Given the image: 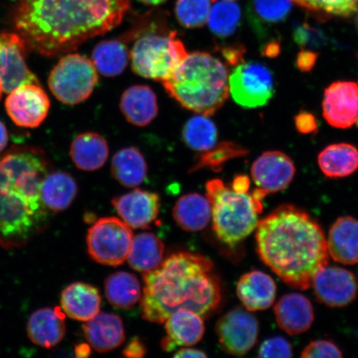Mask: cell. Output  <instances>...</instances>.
Masks as SVG:
<instances>
[{
  "label": "cell",
  "instance_id": "cell-15",
  "mask_svg": "<svg viewBox=\"0 0 358 358\" xmlns=\"http://www.w3.org/2000/svg\"><path fill=\"white\" fill-rule=\"evenodd\" d=\"M250 171L257 189L268 195L288 187L296 169L288 155L280 151H267L255 161Z\"/></svg>",
  "mask_w": 358,
  "mask_h": 358
},
{
  "label": "cell",
  "instance_id": "cell-8",
  "mask_svg": "<svg viewBox=\"0 0 358 358\" xmlns=\"http://www.w3.org/2000/svg\"><path fill=\"white\" fill-rule=\"evenodd\" d=\"M97 83V70L93 62L77 53L62 57L48 78L53 95L66 105H77L87 100Z\"/></svg>",
  "mask_w": 358,
  "mask_h": 358
},
{
  "label": "cell",
  "instance_id": "cell-3",
  "mask_svg": "<svg viewBox=\"0 0 358 358\" xmlns=\"http://www.w3.org/2000/svg\"><path fill=\"white\" fill-rule=\"evenodd\" d=\"M143 278L141 310L143 317L152 323L163 324L181 310L207 317L222 302V285L213 263L199 254H173Z\"/></svg>",
  "mask_w": 358,
  "mask_h": 358
},
{
  "label": "cell",
  "instance_id": "cell-27",
  "mask_svg": "<svg viewBox=\"0 0 358 358\" xmlns=\"http://www.w3.org/2000/svg\"><path fill=\"white\" fill-rule=\"evenodd\" d=\"M173 216L182 230L198 232L211 220V204L207 198L195 192L183 195L174 206Z\"/></svg>",
  "mask_w": 358,
  "mask_h": 358
},
{
  "label": "cell",
  "instance_id": "cell-56",
  "mask_svg": "<svg viewBox=\"0 0 358 358\" xmlns=\"http://www.w3.org/2000/svg\"><path fill=\"white\" fill-rule=\"evenodd\" d=\"M357 1H358V0H357Z\"/></svg>",
  "mask_w": 358,
  "mask_h": 358
},
{
  "label": "cell",
  "instance_id": "cell-11",
  "mask_svg": "<svg viewBox=\"0 0 358 358\" xmlns=\"http://www.w3.org/2000/svg\"><path fill=\"white\" fill-rule=\"evenodd\" d=\"M216 333L224 352L243 356L252 350L257 343L259 322L252 313L236 308L217 321Z\"/></svg>",
  "mask_w": 358,
  "mask_h": 358
},
{
  "label": "cell",
  "instance_id": "cell-2",
  "mask_svg": "<svg viewBox=\"0 0 358 358\" xmlns=\"http://www.w3.org/2000/svg\"><path fill=\"white\" fill-rule=\"evenodd\" d=\"M259 258L289 287L306 290L328 266L327 240L320 223L293 205H282L259 221L256 232Z\"/></svg>",
  "mask_w": 358,
  "mask_h": 358
},
{
  "label": "cell",
  "instance_id": "cell-51",
  "mask_svg": "<svg viewBox=\"0 0 358 358\" xmlns=\"http://www.w3.org/2000/svg\"><path fill=\"white\" fill-rule=\"evenodd\" d=\"M161 347H162L164 351L171 352L177 345L168 336V337L164 338L162 341H161Z\"/></svg>",
  "mask_w": 358,
  "mask_h": 358
},
{
  "label": "cell",
  "instance_id": "cell-28",
  "mask_svg": "<svg viewBox=\"0 0 358 358\" xmlns=\"http://www.w3.org/2000/svg\"><path fill=\"white\" fill-rule=\"evenodd\" d=\"M111 173L124 187H136L141 185L148 173L144 155L136 147L124 148L112 159Z\"/></svg>",
  "mask_w": 358,
  "mask_h": 358
},
{
  "label": "cell",
  "instance_id": "cell-30",
  "mask_svg": "<svg viewBox=\"0 0 358 358\" xmlns=\"http://www.w3.org/2000/svg\"><path fill=\"white\" fill-rule=\"evenodd\" d=\"M164 254L163 241L151 232H142L134 237L127 259L134 270L148 273L162 264Z\"/></svg>",
  "mask_w": 358,
  "mask_h": 358
},
{
  "label": "cell",
  "instance_id": "cell-54",
  "mask_svg": "<svg viewBox=\"0 0 358 358\" xmlns=\"http://www.w3.org/2000/svg\"><path fill=\"white\" fill-rule=\"evenodd\" d=\"M357 30H358V13H357Z\"/></svg>",
  "mask_w": 358,
  "mask_h": 358
},
{
  "label": "cell",
  "instance_id": "cell-1",
  "mask_svg": "<svg viewBox=\"0 0 358 358\" xmlns=\"http://www.w3.org/2000/svg\"><path fill=\"white\" fill-rule=\"evenodd\" d=\"M131 0H20L13 22L26 46L48 57L71 53L122 22Z\"/></svg>",
  "mask_w": 358,
  "mask_h": 358
},
{
  "label": "cell",
  "instance_id": "cell-29",
  "mask_svg": "<svg viewBox=\"0 0 358 358\" xmlns=\"http://www.w3.org/2000/svg\"><path fill=\"white\" fill-rule=\"evenodd\" d=\"M317 163L326 177L345 178L358 169V150L345 143L331 145L319 155Z\"/></svg>",
  "mask_w": 358,
  "mask_h": 358
},
{
  "label": "cell",
  "instance_id": "cell-21",
  "mask_svg": "<svg viewBox=\"0 0 358 358\" xmlns=\"http://www.w3.org/2000/svg\"><path fill=\"white\" fill-rule=\"evenodd\" d=\"M329 255L343 265L358 263V220L352 217L337 219L331 227L327 241Z\"/></svg>",
  "mask_w": 358,
  "mask_h": 358
},
{
  "label": "cell",
  "instance_id": "cell-10",
  "mask_svg": "<svg viewBox=\"0 0 358 358\" xmlns=\"http://www.w3.org/2000/svg\"><path fill=\"white\" fill-rule=\"evenodd\" d=\"M229 93L244 108H257L267 104L275 94L272 73L258 62H241L228 78Z\"/></svg>",
  "mask_w": 358,
  "mask_h": 358
},
{
  "label": "cell",
  "instance_id": "cell-24",
  "mask_svg": "<svg viewBox=\"0 0 358 358\" xmlns=\"http://www.w3.org/2000/svg\"><path fill=\"white\" fill-rule=\"evenodd\" d=\"M99 291L83 282L67 286L61 294V306L66 315L79 321L87 322L100 312Z\"/></svg>",
  "mask_w": 358,
  "mask_h": 358
},
{
  "label": "cell",
  "instance_id": "cell-38",
  "mask_svg": "<svg viewBox=\"0 0 358 358\" xmlns=\"http://www.w3.org/2000/svg\"><path fill=\"white\" fill-rule=\"evenodd\" d=\"M248 154V150L234 143L223 142L217 146H214L211 150L205 151L200 156L194 169H192V171H196L201 168H209L214 171H220L227 161Z\"/></svg>",
  "mask_w": 358,
  "mask_h": 358
},
{
  "label": "cell",
  "instance_id": "cell-53",
  "mask_svg": "<svg viewBox=\"0 0 358 358\" xmlns=\"http://www.w3.org/2000/svg\"><path fill=\"white\" fill-rule=\"evenodd\" d=\"M2 92H3V86H2L1 80H0V99H1Z\"/></svg>",
  "mask_w": 358,
  "mask_h": 358
},
{
  "label": "cell",
  "instance_id": "cell-55",
  "mask_svg": "<svg viewBox=\"0 0 358 358\" xmlns=\"http://www.w3.org/2000/svg\"><path fill=\"white\" fill-rule=\"evenodd\" d=\"M231 1H232V0H231Z\"/></svg>",
  "mask_w": 358,
  "mask_h": 358
},
{
  "label": "cell",
  "instance_id": "cell-39",
  "mask_svg": "<svg viewBox=\"0 0 358 358\" xmlns=\"http://www.w3.org/2000/svg\"><path fill=\"white\" fill-rule=\"evenodd\" d=\"M306 10L348 17L357 10V0H292Z\"/></svg>",
  "mask_w": 358,
  "mask_h": 358
},
{
  "label": "cell",
  "instance_id": "cell-17",
  "mask_svg": "<svg viewBox=\"0 0 358 358\" xmlns=\"http://www.w3.org/2000/svg\"><path fill=\"white\" fill-rule=\"evenodd\" d=\"M119 216L134 229L150 227L159 213L160 199L158 194L136 189L112 200Z\"/></svg>",
  "mask_w": 358,
  "mask_h": 358
},
{
  "label": "cell",
  "instance_id": "cell-32",
  "mask_svg": "<svg viewBox=\"0 0 358 358\" xmlns=\"http://www.w3.org/2000/svg\"><path fill=\"white\" fill-rule=\"evenodd\" d=\"M105 294L111 306L129 310L141 301V285L137 277L131 273L116 272L107 277Z\"/></svg>",
  "mask_w": 358,
  "mask_h": 358
},
{
  "label": "cell",
  "instance_id": "cell-46",
  "mask_svg": "<svg viewBox=\"0 0 358 358\" xmlns=\"http://www.w3.org/2000/svg\"><path fill=\"white\" fill-rule=\"evenodd\" d=\"M245 52L243 47H227L223 49L222 55L231 65L237 66L243 62Z\"/></svg>",
  "mask_w": 358,
  "mask_h": 358
},
{
  "label": "cell",
  "instance_id": "cell-7",
  "mask_svg": "<svg viewBox=\"0 0 358 358\" xmlns=\"http://www.w3.org/2000/svg\"><path fill=\"white\" fill-rule=\"evenodd\" d=\"M189 56L176 32L150 33L138 38L129 53L132 70L141 77L163 83Z\"/></svg>",
  "mask_w": 358,
  "mask_h": 358
},
{
  "label": "cell",
  "instance_id": "cell-19",
  "mask_svg": "<svg viewBox=\"0 0 358 358\" xmlns=\"http://www.w3.org/2000/svg\"><path fill=\"white\" fill-rule=\"evenodd\" d=\"M236 294L248 311L266 310L274 303L275 282L266 273L250 271L241 277L236 285Z\"/></svg>",
  "mask_w": 358,
  "mask_h": 358
},
{
  "label": "cell",
  "instance_id": "cell-9",
  "mask_svg": "<svg viewBox=\"0 0 358 358\" xmlns=\"http://www.w3.org/2000/svg\"><path fill=\"white\" fill-rule=\"evenodd\" d=\"M133 240L131 227L116 217H103L88 230L90 256L101 265L117 266L127 261Z\"/></svg>",
  "mask_w": 358,
  "mask_h": 358
},
{
  "label": "cell",
  "instance_id": "cell-20",
  "mask_svg": "<svg viewBox=\"0 0 358 358\" xmlns=\"http://www.w3.org/2000/svg\"><path fill=\"white\" fill-rule=\"evenodd\" d=\"M85 337L94 350L107 352L124 342L122 320L108 313H98L83 326Z\"/></svg>",
  "mask_w": 358,
  "mask_h": 358
},
{
  "label": "cell",
  "instance_id": "cell-44",
  "mask_svg": "<svg viewBox=\"0 0 358 358\" xmlns=\"http://www.w3.org/2000/svg\"><path fill=\"white\" fill-rule=\"evenodd\" d=\"M317 57H319V55H317L316 52L306 50V49L301 50L299 52L296 59L298 69L303 71V73L310 71L316 64Z\"/></svg>",
  "mask_w": 358,
  "mask_h": 358
},
{
  "label": "cell",
  "instance_id": "cell-25",
  "mask_svg": "<svg viewBox=\"0 0 358 358\" xmlns=\"http://www.w3.org/2000/svg\"><path fill=\"white\" fill-rule=\"evenodd\" d=\"M70 155L76 166L92 172L104 166L109 156V146L101 134L87 132L79 134L71 143Z\"/></svg>",
  "mask_w": 358,
  "mask_h": 358
},
{
  "label": "cell",
  "instance_id": "cell-47",
  "mask_svg": "<svg viewBox=\"0 0 358 358\" xmlns=\"http://www.w3.org/2000/svg\"><path fill=\"white\" fill-rule=\"evenodd\" d=\"M174 357H207L208 355L203 351L194 348H182L178 350Z\"/></svg>",
  "mask_w": 358,
  "mask_h": 358
},
{
  "label": "cell",
  "instance_id": "cell-41",
  "mask_svg": "<svg viewBox=\"0 0 358 358\" xmlns=\"http://www.w3.org/2000/svg\"><path fill=\"white\" fill-rule=\"evenodd\" d=\"M259 357L287 358L293 356L291 344L283 337H273L263 342L259 348Z\"/></svg>",
  "mask_w": 358,
  "mask_h": 358
},
{
  "label": "cell",
  "instance_id": "cell-45",
  "mask_svg": "<svg viewBox=\"0 0 358 358\" xmlns=\"http://www.w3.org/2000/svg\"><path fill=\"white\" fill-rule=\"evenodd\" d=\"M147 348L145 344L138 338L131 340L123 350V355L129 358H141L146 355Z\"/></svg>",
  "mask_w": 358,
  "mask_h": 358
},
{
  "label": "cell",
  "instance_id": "cell-34",
  "mask_svg": "<svg viewBox=\"0 0 358 358\" xmlns=\"http://www.w3.org/2000/svg\"><path fill=\"white\" fill-rule=\"evenodd\" d=\"M182 138L192 150L205 152L216 145L217 129L208 116L199 115L187 120L182 129Z\"/></svg>",
  "mask_w": 358,
  "mask_h": 358
},
{
  "label": "cell",
  "instance_id": "cell-36",
  "mask_svg": "<svg viewBox=\"0 0 358 358\" xmlns=\"http://www.w3.org/2000/svg\"><path fill=\"white\" fill-rule=\"evenodd\" d=\"M291 0H252L250 17L257 29L280 24L286 20L292 10Z\"/></svg>",
  "mask_w": 358,
  "mask_h": 358
},
{
  "label": "cell",
  "instance_id": "cell-6",
  "mask_svg": "<svg viewBox=\"0 0 358 358\" xmlns=\"http://www.w3.org/2000/svg\"><path fill=\"white\" fill-rule=\"evenodd\" d=\"M206 191L212 208L213 229L222 243L235 246L257 229L265 192L257 189L250 194L217 178L207 182Z\"/></svg>",
  "mask_w": 358,
  "mask_h": 358
},
{
  "label": "cell",
  "instance_id": "cell-18",
  "mask_svg": "<svg viewBox=\"0 0 358 358\" xmlns=\"http://www.w3.org/2000/svg\"><path fill=\"white\" fill-rule=\"evenodd\" d=\"M277 324L289 335L306 333L315 320L310 299L299 293L284 295L275 306Z\"/></svg>",
  "mask_w": 358,
  "mask_h": 358
},
{
  "label": "cell",
  "instance_id": "cell-52",
  "mask_svg": "<svg viewBox=\"0 0 358 358\" xmlns=\"http://www.w3.org/2000/svg\"><path fill=\"white\" fill-rule=\"evenodd\" d=\"M141 1L149 4V6H159V4L163 3L166 0H141Z\"/></svg>",
  "mask_w": 358,
  "mask_h": 358
},
{
  "label": "cell",
  "instance_id": "cell-33",
  "mask_svg": "<svg viewBox=\"0 0 358 358\" xmlns=\"http://www.w3.org/2000/svg\"><path fill=\"white\" fill-rule=\"evenodd\" d=\"M129 53L127 45L120 40H106L96 45L92 52L93 64L105 77L122 74L128 65Z\"/></svg>",
  "mask_w": 358,
  "mask_h": 358
},
{
  "label": "cell",
  "instance_id": "cell-5",
  "mask_svg": "<svg viewBox=\"0 0 358 358\" xmlns=\"http://www.w3.org/2000/svg\"><path fill=\"white\" fill-rule=\"evenodd\" d=\"M227 67L208 52H194L162 83L165 91L185 108L212 116L229 97Z\"/></svg>",
  "mask_w": 358,
  "mask_h": 358
},
{
  "label": "cell",
  "instance_id": "cell-22",
  "mask_svg": "<svg viewBox=\"0 0 358 358\" xmlns=\"http://www.w3.org/2000/svg\"><path fill=\"white\" fill-rule=\"evenodd\" d=\"M27 334L36 345L45 348L57 346L66 334L64 313L58 308H40L30 316Z\"/></svg>",
  "mask_w": 358,
  "mask_h": 358
},
{
  "label": "cell",
  "instance_id": "cell-42",
  "mask_svg": "<svg viewBox=\"0 0 358 358\" xmlns=\"http://www.w3.org/2000/svg\"><path fill=\"white\" fill-rule=\"evenodd\" d=\"M295 42L301 47L308 48H319L325 43V36L319 29L311 26L303 24L299 26L294 31Z\"/></svg>",
  "mask_w": 358,
  "mask_h": 358
},
{
  "label": "cell",
  "instance_id": "cell-50",
  "mask_svg": "<svg viewBox=\"0 0 358 358\" xmlns=\"http://www.w3.org/2000/svg\"><path fill=\"white\" fill-rule=\"evenodd\" d=\"M76 357H87L91 355V348L88 344L82 343L79 344L75 348Z\"/></svg>",
  "mask_w": 358,
  "mask_h": 358
},
{
  "label": "cell",
  "instance_id": "cell-43",
  "mask_svg": "<svg viewBox=\"0 0 358 358\" xmlns=\"http://www.w3.org/2000/svg\"><path fill=\"white\" fill-rule=\"evenodd\" d=\"M295 127L301 134H313L317 131V122L315 115L310 112H301L294 119Z\"/></svg>",
  "mask_w": 358,
  "mask_h": 358
},
{
  "label": "cell",
  "instance_id": "cell-26",
  "mask_svg": "<svg viewBox=\"0 0 358 358\" xmlns=\"http://www.w3.org/2000/svg\"><path fill=\"white\" fill-rule=\"evenodd\" d=\"M78 192V183L69 173H48L40 187L43 205L51 213L65 211L73 203Z\"/></svg>",
  "mask_w": 358,
  "mask_h": 358
},
{
  "label": "cell",
  "instance_id": "cell-4",
  "mask_svg": "<svg viewBox=\"0 0 358 358\" xmlns=\"http://www.w3.org/2000/svg\"><path fill=\"white\" fill-rule=\"evenodd\" d=\"M48 173L41 150L21 147L0 156L1 248H22L46 229L51 212L43 203L40 187Z\"/></svg>",
  "mask_w": 358,
  "mask_h": 358
},
{
  "label": "cell",
  "instance_id": "cell-13",
  "mask_svg": "<svg viewBox=\"0 0 358 358\" xmlns=\"http://www.w3.org/2000/svg\"><path fill=\"white\" fill-rule=\"evenodd\" d=\"M312 286L317 301L332 308L348 306L355 301L358 292V284L353 273L329 265L317 272Z\"/></svg>",
  "mask_w": 358,
  "mask_h": 358
},
{
  "label": "cell",
  "instance_id": "cell-14",
  "mask_svg": "<svg viewBox=\"0 0 358 358\" xmlns=\"http://www.w3.org/2000/svg\"><path fill=\"white\" fill-rule=\"evenodd\" d=\"M26 44L17 34H0V80L3 92L10 93L22 84H39L26 64Z\"/></svg>",
  "mask_w": 358,
  "mask_h": 358
},
{
  "label": "cell",
  "instance_id": "cell-35",
  "mask_svg": "<svg viewBox=\"0 0 358 358\" xmlns=\"http://www.w3.org/2000/svg\"><path fill=\"white\" fill-rule=\"evenodd\" d=\"M241 16L238 4L231 0H216L209 13V29L218 37H229L238 28Z\"/></svg>",
  "mask_w": 358,
  "mask_h": 358
},
{
  "label": "cell",
  "instance_id": "cell-16",
  "mask_svg": "<svg viewBox=\"0 0 358 358\" xmlns=\"http://www.w3.org/2000/svg\"><path fill=\"white\" fill-rule=\"evenodd\" d=\"M323 115L335 128L347 129L358 120V84L336 82L325 90Z\"/></svg>",
  "mask_w": 358,
  "mask_h": 358
},
{
  "label": "cell",
  "instance_id": "cell-23",
  "mask_svg": "<svg viewBox=\"0 0 358 358\" xmlns=\"http://www.w3.org/2000/svg\"><path fill=\"white\" fill-rule=\"evenodd\" d=\"M120 108L127 122L138 127L150 124L159 111L155 92L144 85H137L124 91L120 98Z\"/></svg>",
  "mask_w": 358,
  "mask_h": 358
},
{
  "label": "cell",
  "instance_id": "cell-48",
  "mask_svg": "<svg viewBox=\"0 0 358 358\" xmlns=\"http://www.w3.org/2000/svg\"><path fill=\"white\" fill-rule=\"evenodd\" d=\"M280 43L277 41H271L266 45L262 53L268 57H275L280 53Z\"/></svg>",
  "mask_w": 358,
  "mask_h": 358
},
{
  "label": "cell",
  "instance_id": "cell-49",
  "mask_svg": "<svg viewBox=\"0 0 358 358\" xmlns=\"http://www.w3.org/2000/svg\"><path fill=\"white\" fill-rule=\"evenodd\" d=\"M8 141V131L6 127L1 122H0V153L6 149Z\"/></svg>",
  "mask_w": 358,
  "mask_h": 358
},
{
  "label": "cell",
  "instance_id": "cell-12",
  "mask_svg": "<svg viewBox=\"0 0 358 358\" xmlns=\"http://www.w3.org/2000/svg\"><path fill=\"white\" fill-rule=\"evenodd\" d=\"M8 94L6 111L17 127L37 128L46 119L50 100L39 84H22Z\"/></svg>",
  "mask_w": 358,
  "mask_h": 358
},
{
  "label": "cell",
  "instance_id": "cell-40",
  "mask_svg": "<svg viewBox=\"0 0 358 358\" xmlns=\"http://www.w3.org/2000/svg\"><path fill=\"white\" fill-rule=\"evenodd\" d=\"M343 352L337 344L329 340H315L304 348L301 357L326 358L342 357Z\"/></svg>",
  "mask_w": 358,
  "mask_h": 358
},
{
  "label": "cell",
  "instance_id": "cell-37",
  "mask_svg": "<svg viewBox=\"0 0 358 358\" xmlns=\"http://www.w3.org/2000/svg\"><path fill=\"white\" fill-rule=\"evenodd\" d=\"M210 0H177L176 15L182 26L187 29L201 28L208 22Z\"/></svg>",
  "mask_w": 358,
  "mask_h": 358
},
{
  "label": "cell",
  "instance_id": "cell-31",
  "mask_svg": "<svg viewBox=\"0 0 358 358\" xmlns=\"http://www.w3.org/2000/svg\"><path fill=\"white\" fill-rule=\"evenodd\" d=\"M168 336L177 346L195 345L203 338L205 327L201 317L194 312L181 310L164 322Z\"/></svg>",
  "mask_w": 358,
  "mask_h": 358
}]
</instances>
